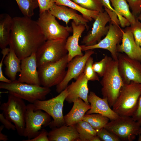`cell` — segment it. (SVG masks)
Segmentation results:
<instances>
[{"label":"cell","mask_w":141,"mask_h":141,"mask_svg":"<svg viewBox=\"0 0 141 141\" xmlns=\"http://www.w3.org/2000/svg\"><path fill=\"white\" fill-rule=\"evenodd\" d=\"M46 40L37 21L24 16L13 18L9 45L21 60L36 53Z\"/></svg>","instance_id":"1"},{"label":"cell","mask_w":141,"mask_h":141,"mask_svg":"<svg viewBox=\"0 0 141 141\" xmlns=\"http://www.w3.org/2000/svg\"><path fill=\"white\" fill-rule=\"evenodd\" d=\"M141 95V84L133 81L124 84L112 109L120 116L132 117L137 108Z\"/></svg>","instance_id":"2"},{"label":"cell","mask_w":141,"mask_h":141,"mask_svg":"<svg viewBox=\"0 0 141 141\" xmlns=\"http://www.w3.org/2000/svg\"><path fill=\"white\" fill-rule=\"evenodd\" d=\"M118 60L110 57L107 68L100 81L101 94L107 98L110 107H113L124 83L119 73Z\"/></svg>","instance_id":"3"},{"label":"cell","mask_w":141,"mask_h":141,"mask_svg":"<svg viewBox=\"0 0 141 141\" xmlns=\"http://www.w3.org/2000/svg\"><path fill=\"white\" fill-rule=\"evenodd\" d=\"M0 88L6 90L9 94L31 103L37 100H45L51 91L49 88L21 83L16 80L10 83L1 82Z\"/></svg>","instance_id":"4"},{"label":"cell","mask_w":141,"mask_h":141,"mask_svg":"<svg viewBox=\"0 0 141 141\" xmlns=\"http://www.w3.org/2000/svg\"><path fill=\"white\" fill-rule=\"evenodd\" d=\"M26 108L22 99L9 93L7 102L0 107L5 117L14 124L17 134L21 136L24 135Z\"/></svg>","instance_id":"5"},{"label":"cell","mask_w":141,"mask_h":141,"mask_svg":"<svg viewBox=\"0 0 141 141\" xmlns=\"http://www.w3.org/2000/svg\"><path fill=\"white\" fill-rule=\"evenodd\" d=\"M68 62L67 54L58 61L46 63L38 67L41 85L50 88L60 83L66 75Z\"/></svg>","instance_id":"6"},{"label":"cell","mask_w":141,"mask_h":141,"mask_svg":"<svg viewBox=\"0 0 141 141\" xmlns=\"http://www.w3.org/2000/svg\"><path fill=\"white\" fill-rule=\"evenodd\" d=\"M68 95L67 89L57 96L47 100H38L33 104L34 110H41L49 114L53 120L49 125L51 128L65 125L63 114L64 101Z\"/></svg>","instance_id":"7"},{"label":"cell","mask_w":141,"mask_h":141,"mask_svg":"<svg viewBox=\"0 0 141 141\" xmlns=\"http://www.w3.org/2000/svg\"><path fill=\"white\" fill-rule=\"evenodd\" d=\"M34 109L33 103L27 105L23 136L27 137V139L37 136L42 128L49 126L52 121L51 116L47 113Z\"/></svg>","instance_id":"8"},{"label":"cell","mask_w":141,"mask_h":141,"mask_svg":"<svg viewBox=\"0 0 141 141\" xmlns=\"http://www.w3.org/2000/svg\"><path fill=\"white\" fill-rule=\"evenodd\" d=\"M141 126L132 117L120 116L109 122L104 128L115 135L121 141H132L138 135Z\"/></svg>","instance_id":"9"},{"label":"cell","mask_w":141,"mask_h":141,"mask_svg":"<svg viewBox=\"0 0 141 141\" xmlns=\"http://www.w3.org/2000/svg\"><path fill=\"white\" fill-rule=\"evenodd\" d=\"M37 22L46 40L66 39L72 31V27L60 25L48 11L39 14Z\"/></svg>","instance_id":"10"},{"label":"cell","mask_w":141,"mask_h":141,"mask_svg":"<svg viewBox=\"0 0 141 141\" xmlns=\"http://www.w3.org/2000/svg\"><path fill=\"white\" fill-rule=\"evenodd\" d=\"M66 39L46 40L36 53L38 68L45 64L56 62L66 55Z\"/></svg>","instance_id":"11"},{"label":"cell","mask_w":141,"mask_h":141,"mask_svg":"<svg viewBox=\"0 0 141 141\" xmlns=\"http://www.w3.org/2000/svg\"><path fill=\"white\" fill-rule=\"evenodd\" d=\"M120 25L119 22L111 21L105 37L95 45H80L82 51L96 49H104L110 52L113 59L118 60L119 53L117 50V46L121 42L123 34V30L119 26Z\"/></svg>","instance_id":"12"},{"label":"cell","mask_w":141,"mask_h":141,"mask_svg":"<svg viewBox=\"0 0 141 141\" xmlns=\"http://www.w3.org/2000/svg\"><path fill=\"white\" fill-rule=\"evenodd\" d=\"M118 60V71L124 84L133 81L141 84V62L125 53H119Z\"/></svg>","instance_id":"13"},{"label":"cell","mask_w":141,"mask_h":141,"mask_svg":"<svg viewBox=\"0 0 141 141\" xmlns=\"http://www.w3.org/2000/svg\"><path fill=\"white\" fill-rule=\"evenodd\" d=\"M92 50L85 51L82 56H77L69 62L67 66L66 75L63 80L56 86V91L58 93L64 90L72 79L76 80L84 72L86 61L94 53Z\"/></svg>","instance_id":"14"},{"label":"cell","mask_w":141,"mask_h":141,"mask_svg":"<svg viewBox=\"0 0 141 141\" xmlns=\"http://www.w3.org/2000/svg\"><path fill=\"white\" fill-rule=\"evenodd\" d=\"M94 20L91 30L83 38L81 42L83 45L88 46L97 44L108 31L109 26L106 25L110 22L111 19L105 11L100 12Z\"/></svg>","instance_id":"15"},{"label":"cell","mask_w":141,"mask_h":141,"mask_svg":"<svg viewBox=\"0 0 141 141\" xmlns=\"http://www.w3.org/2000/svg\"><path fill=\"white\" fill-rule=\"evenodd\" d=\"M36 53L21 60V71L17 80L20 82L41 86Z\"/></svg>","instance_id":"16"},{"label":"cell","mask_w":141,"mask_h":141,"mask_svg":"<svg viewBox=\"0 0 141 141\" xmlns=\"http://www.w3.org/2000/svg\"><path fill=\"white\" fill-rule=\"evenodd\" d=\"M87 99L91 108L86 112V114H99L107 117L111 120H116L120 116L111 108L107 98H101L94 92L91 91Z\"/></svg>","instance_id":"17"},{"label":"cell","mask_w":141,"mask_h":141,"mask_svg":"<svg viewBox=\"0 0 141 141\" xmlns=\"http://www.w3.org/2000/svg\"><path fill=\"white\" fill-rule=\"evenodd\" d=\"M75 80L68 85L66 88L68 95L65 100L68 103H71L80 98L87 104H90L87 99L89 92L88 81L84 72Z\"/></svg>","instance_id":"18"},{"label":"cell","mask_w":141,"mask_h":141,"mask_svg":"<svg viewBox=\"0 0 141 141\" xmlns=\"http://www.w3.org/2000/svg\"><path fill=\"white\" fill-rule=\"evenodd\" d=\"M48 11L55 17L65 22L67 26H68L69 21L72 20L77 24L85 25L87 30L89 29L87 23L89 21L74 9L64 5H57L55 3Z\"/></svg>","instance_id":"19"},{"label":"cell","mask_w":141,"mask_h":141,"mask_svg":"<svg viewBox=\"0 0 141 141\" xmlns=\"http://www.w3.org/2000/svg\"><path fill=\"white\" fill-rule=\"evenodd\" d=\"M71 24L73 34L67 38L65 45L66 49L68 51V62L75 57L84 55L81 46L79 45V41L82 34L86 29L84 24H77L73 20Z\"/></svg>","instance_id":"20"},{"label":"cell","mask_w":141,"mask_h":141,"mask_svg":"<svg viewBox=\"0 0 141 141\" xmlns=\"http://www.w3.org/2000/svg\"><path fill=\"white\" fill-rule=\"evenodd\" d=\"M121 44L117 46L118 53H124L128 57L141 62V48L135 42L133 34L129 27L123 31Z\"/></svg>","instance_id":"21"},{"label":"cell","mask_w":141,"mask_h":141,"mask_svg":"<svg viewBox=\"0 0 141 141\" xmlns=\"http://www.w3.org/2000/svg\"><path fill=\"white\" fill-rule=\"evenodd\" d=\"M52 129L48 133L49 141H80L76 124Z\"/></svg>","instance_id":"22"},{"label":"cell","mask_w":141,"mask_h":141,"mask_svg":"<svg viewBox=\"0 0 141 141\" xmlns=\"http://www.w3.org/2000/svg\"><path fill=\"white\" fill-rule=\"evenodd\" d=\"M73 103L71 110L64 116L65 124L67 126L74 125L83 120L85 114L91 108L90 104L80 98L76 99Z\"/></svg>","instance_id":"23"},{"label":"cell","mask_w":141,"mask_h":141,"mask_svg":"<svg viewBox=\"0 0 141 141\" xmlns=\"http://www.w3.org/2000/svg\"><path fill=\"white\" fill-rule=\"evenodd\" d=\"M9 51L4 61L6 75L12 81L16 80L18 72L21 71V60L16 55L13 49L9 47Z\"/></svg>","instance_id":"24"},{"label":"cell","mask_w":141,"mask_h":141,"mask_svg":"<svg viewBox=\"0 0 141 141\" xmlns=\"http://www.w3.org/2000/svg\"><path fill=\"white\" fill-rule=\"evenodd\" d=\"M13 18L7 13L0 15V47L2 49L9 45Z\"/></svg>","instance_id":"25"},{"label":"cell","mask_w":141,"mask_h":141,"mask_svg":"<svg viewBox=\"0 0 141 141\" xmlns=\"http://www.w3.org/2000/svg\"><path fill=\"white\" fill-rule=\"evenodd\" d=\"M110 1L116 14H119L125 17L129 21L131 25L135 22L137 17L130 11V7L126 0Z\"/></svg>","instance_id":"26"},{"label":"cell","mask_w":141,"mask_h":141,"mask_svg":"<svg viewBox=\"0 0 141 141\" xmlns=\"http://www.w3.org/2000/svg\"><path fill=\"white\" fill-rule=\"evenodd\" d=\"M55 4L65 6L79 11L89 21L95 20L100 13L84 8L70 0H56Z\"/></svg>","instance_id":"27"},{"label":"cell","mask_w":141,"mask_h":141,"mask_svg":"<svg viewBox=\"0 0 141 141\" xmlns=\"http://www.w3.org/2000/svg\"><path fill=\"white\" fill-rule=\"evenodd\" d=\"M80 141H90L94 137L97 135V131L87 122L81 121L76 124Z\"/></svg>","instance_id":"28"},{"label":"cell","mask_w":141,"mask_h":141,"mask_svg":"<svg viewBox=\"0 0 141 141\" xmlns=\"http://www.w3.org/2000/svg\"><path fill=\"white\" fill-rule=\"evenodd\" d=\"M107 117L99 114H85L83 120L88 122L97 131L104 127L109 122Z\"/></svg>","instance_id":"29"},{"label":"cell","mask_w":141,"mask_h":141,"mask_svg":"<svg viewBox=\"0 0 141 141\" xmlns=\"http://www.w3.org/2000/svg\"><path fill=\"white\" fill-rule=\"evenodd\" d=\"M24 16L31 17L34 10L39 7L37 0H15Z\"/></svg>","instance_id":"30"},{"label":"cell","mask_w":141,"mask_h":141,"mask_svg":"<svg viewBox=\"0 0 141 141\" xmlns=\"http://www.w3.org/2000/svg\"><path fill=\"white\" fill-rule=\"evenodd\" d=\"M81 7L99 12L105 11L102 0H70Z\"/></svg>","instance_id":"31"},{"label":"cell","mask_w":141,"mask_h":141,"mask_svg":"<svg viewBox=\"0 0 141 141\" xmlns=\"http://www.w3.org/2000/svg\"><path fill=\"white\" fill-rule=\"evenodd\" d=\"M93 58L90 56L87 60L85 66L84 73L89 81H99V79L97 74L94 71L93 67Z\"/></svg>","instance_id":"32"},{"label":"cell","mask_w":141,"mask_h":141,"mask_svg":"<svg viewBox=\"0 0 141 141\" xmlns=\"http://www.w3.org/2000/svg\"><path fill=\"white\" fill-rule=\"evenodd\" d=\"M110 57L106 55L99 61L93 63V68L100 77H102L105 73Z\"/></svg>","instance_id":"33"},{"label":"cell","mask_w":141,"mask_h":141,"mask_svg":"<svg viewBox=\"0 0 141 141\" xmlns=\"http://www.w3.org/2000/svg\"><path fill=\"white\" fill-rule=\"evenodd\" d=\"M97 135L103 141H121L117 136L105 128H102L97 131Z\"/></svg>","instance_id":"34"},{"label":"cell","mask_w":141,"mask_h":141,"mask_svg":"<svg viewBox=\"0 0 141 141\" xmlns=\"http://www.w3.org/2000/svg\"><path fill=\"white\" fill-rule=\"evenodd\" d=\"M129 28L133 36L135 42L139 46H140L141 38V22L137 17L135 22L131 25Z\"/></svg>","instance_id":"35"},{"label":"cell","mask_w":141,"mask_h":141,"mask_svg":"<svg viewBox=\"0 0 141 141\" xmlns=\"http://www.w3.org/2000/svg\"><path fill=\"white\" fill-rule=\"evenodd\" d=\"M132 11V14L136 17L141 11V0H126Z\"/></svg>","instance_id":"36"},{"label":"cell","mask_w":141,"mask_h":141,"mask_svg":"<svg viewBox=\"0 0 141 141\" xmlns=\"http://www.w3.org/2000/svg\"><path fill=\"white\" fill-rule=\"evenodd\" d=\"M9 48H7L2 49L1 53L2 54V57L0 62V81L7 83H10L12 81L7 78L4 75L2 68L4 59L9 53Z\"/></svg>","instance_id":"37"},{"label":"cell","mask_w":141,"mask_h":141,"mask_svg":"<svg viewBox=\"0 0 141 141\" xmlns=\"http://www.w3.org/2000/svg\"><path fill=\"white\" fill-rule=\"evenodd\" d=\"M37 0L39 4V14L48 11L56 2V0Z\"/></svg>","instance_id":"38"},{"label":"cell","mask_w":141,"mask_h":141,"mask_svg":"<svg viewBox=\"0 0 141 141\" xmlns=\"http://www.w3.org/2000/svg\"><path fill=\"white\" fill-rule=\"evenodd\" d=\"M48 132L45 129H42L39 134L36 137L31 139L23 140L24 141H49Z\"/></svg>","instance_id":"39"},{"label":"cell","mask_w":141,"mask_h":141,"mask_svg":"<svg viewBox=\"0 0 141 141\" xmlns=\"http://www.w3.org/2000/svg\"><path fill=\"white\" fill-rule=\"evenodd\" d=\"M0 121L6 129L11 130L13 131L16 130V127L12 122L6 118L3 113L0 114Z\"/></svg>","instance_id":"40"},{"label":"cell","mask_w":141,"mask_h":141,"mask_svg":"<svg viewBox=\"0 0 141 141\" xmlns=\"http://www.w3.org/2000/svg\"><path fill=\"white\" fill-rule=\"evenodd\" d=\"M132 117L141 125V95L139 99L137 108Z\"/></svg>","instance_id":"41"},{"label":"cell","mask_w":141,"mask_h":141,"mask_svg":"<svg viewBox=\"0 0 141 141\" xmlns=\"http://www.w3.org/2000/svg\"><path fill=\"white\" fill-rule=\"evenodd\" d=\"M120 24L122 27H124L126 26H128L131 24L129 21L124 16L118 14H117Z\"/></svg>","instance_id":"42"},{"label":"cell","mask_w":141,"mask_h":141,"mask_svg":"<svg viewBox=\"0 0 141 141\" xmlns=\"http://www.w3.org/2000/svg\"><path fill=\"white\" fill-rule=\"evenodd\" d=\"M102 1L103 5L104 7L115 13L114 9L111 5L110 0H102Z\"/></svg>","instance_id":"43"},{"label":"cell","mask_w":141,"mask_h":141,"mask_svg":"<svg viewBox=\"0 0 141 141\" xmlns=\"http://www.w3.org/2000/svg\"><path fill=\"white\" fill-rule=\"evenodd\" d=\"M4 127L3 125H1L0 126V141H6L8 139L7 136L3 134L2 132V131Z\"/></svg>","instance_id":"44"},{"label":"cell","mask_w":141,"mask_h":141,"mask_svg":"<svg viewBox=\"0 0 141 141\" xmlns=\"http://www.w3.org/2000/svg\"><path fill=\"white\" fill-rule=\"evenodd\" d=\"M101 139L97 135L93 137L91 140L90 141H101Z\"/></svg>","instance_id":"45"},{"label":"cell","mask_w":141,"mask_h":141,"mask_svg":"<svg viewBox=\"0 0 141 141\" xmlns=\"http://www.w3.org/2000/svg\"><path fill=\"white\" fill-rule=\"evenodd\" d=\"M138 136H139V138L138 140L141 141V126L140 127L139 133Z\"/></svg>","instance_id":"46"},{"label":"cell","mask_w":141,"mask_h":141,"mask_svg":"<svg viewBox=\"0 0 141 141\" xmlns=\"http://www.w3.org/2000/svg\"><path fill=\"white\" fill-rule=\"evenodd\" d=\"M137 18L139 20L141 21V11L139 14L138 16L137 17Z\"/></svg>","instance_id":"47"},{"label":"cell","mask_w":141,"mask_h":141,"mask_svg":"<svg viewBox=\"0 0 141 141\" xmlns=\"http://www.w3.org/2000/svg\"><path fill=\"white\" fill-rule=\"evenodd\" d=\"M140 47L141 48V39H140Z\"/></svg>","instance_id":"48"}]
</instances>
